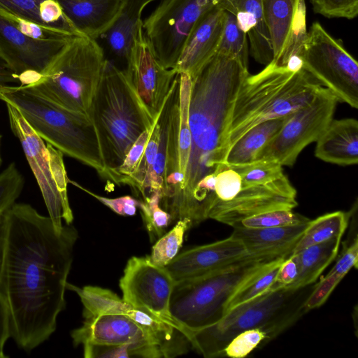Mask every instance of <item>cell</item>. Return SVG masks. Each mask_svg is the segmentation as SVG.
Segmentation results:
<instances>
[{
  "label": "cell",
  "instance_id": "4fadbf2b",
  "mask_svg": "<svg viewBox=\"0 0 358 358\" xmlns=\"http://www.w3.org/2000/svg\"><path fill=\"white\" fill-rule=\"evenodd\" d=\"M175 283L167 269L153 264L149 256L132 257L127 261L120 287L126 302L181 331L169 309Z\"/></svg>",
  "mask_w": 358,
  "mask_h": 358
},
{
  "label": "cell",
  "instance_id": "74e56055",
  "mask_svg": "<svg viewBox=\"0 0 358 358\" xmlns=\"http://www.w3.org/2000/svg\"><path fill=\"white\" fill-rule=\"evenodd\" d=\"M152 129L145 131L135 141L127 153L122 163L110 173L109 182L117 185H126L129 178L136 171L143 154Z\"/></svg>",
  "mask_w": 358,
  "mask_h": 358
},
{
  "label": "cell",
  "instance_id": "d590c367",
  "mask_svg": "<svg viewBox=\"0 0 358 358\" xmlns=\"http://www.w3.org/2000/svg\"><path fill=\"white\" fill-rule=\"evenodd\" d=\"M310 220L292 210H275L245 218L233 228L261 229L307 224Z\"/></svg>",
  "mask_w": 358,
  "mask_h": 358
},
{
  "label": "cell",
  "instance_id": "2e32d148",
  "mask_svg": "<svg viewBox=\"0 0 358 358\" xmlns=\"http://www.w3.org/2000/svg\"><path fill=\"white\" fill-rule=\"evenodd\" d=\"M296 190L288 178L264 185L242 186L231 201L213 206L208 219L234 227L243 219L275 210H292L297 206Z\"/></svg>",
  "mask_w": 358,
  "mask_h": 358
},
{
  "label": "cell",
  "instance_id": "6da1fadb",
  "mask_svg": "<svg viewBox=\"0 0 358 358\" xmlns=\"http://www.w3.org/2000/svg\"><path fill=\"white\" fill-rule=\"evenodd\" d=\"M3 217L0 294L10 337L29 352L52 336L65 308L78 231L66 224L57 230L49 216L27 203H13Z\"/></svg>",
  "mask_w": 358,
  "mask_h": 358
},
{
  "label": "cell",
  "instance_id": "83f0119b",
  "mask_svg": "<svg viewBox=\"0 0 358 358\" xmlns=\"http://www.w3.org/2000/svg\"><path fill=\"white\" fill-rule=\"evenodd\" d=\"M0 5L42 25L59 27L80 34L57 0H0Z\"/></svg>",
  "mask_w": 358,
  "mask_h": 358
},
{
  "label": "cell",
  "instance_id": "bcb514c9",
  "mask_svg": "<svg viewBox=\"0 0 358 358\" xmlns=\"http://www.w3.org/2000/svg\"><path fill=\"white\" fill-rule=\"evenodd\" d=\"M298 271L296 256L295 255H289L281 263L270 291L286 289L296 280Z\"/></svg>",
  "mask_w": 358,
  "mask_h": 358
},
{
  "label": "cell",
  "instance_id": "603a6c76",
  "mask_svg": "<svg viewBox=\"0 0 358 358\" xmlns=\"http://www.w3.org/2000/svg\"><path fill=\"white\" fill-rule=\"evenodd\" d=\"M315 155L341 166L358 162V122L356 119L332 120L317 140Z\"/></svg>",
  "mask_w": 358,
  "mask_h": 358
},
{
  "label": "cell",
  "instance_id": "7402d4cb",
  "mask_svg": "<svg viewBox=\"0 0 358 358\" xmlns=\"http://www.w3.org/2000/svg\"><path fill=\"white\" fill-rule=\"evenodd\" d=\"M221 4L232 13L250 43L255 60L265 66L273 59V50L260 0H224Z\"/></svg>",
  "mask_w": 358,
  "mask_h": 358
},
{
  "label": "cell",
  "instance_id": "f6af8a7d",
  "mask_svg": "<svg viewBox=\"0 0 358 358\" xmlns=\"http://www.w3.org/2000/svg\"><path fill=\"white\" fill-rule=\"evenodd\" d=\"M358 264V240L357 236L352 240L343 249L329 272L344 278L352 268H357Z\"/></svg>",
  "mask_w": 358,
  "mask_h": 358
},
{
  "label": "cell",
  "instance_id": "d4e9b609",
  "mask_svg": "<svg viewBox=\"0 0 358 358\" xmlns=\"http://www.w3.org/2000/svg\"><path fill=\"white\" fill-rule=\"evenodd\" d=\"M155 0H124L120 13L111 27L101 37L106 48L116 59L127 62L134 31L143 19L145 7Z\"/></svg>",
  "mask_w": 358,
  "mask_h": 358
},
{
  "label": "cell",
  "instance_id": "f907efd6",
  "mask_svg": "<svg viewBox=\"0 0 358 358\" xmlns=\"http://www.w3.org/2000/svg\"><path fill=\"white\" fill-rule=\"evenodd\" d=\"M1 135H0V166L1 165V162H2V159H1Z\"/></svg>",
  "mask_w": 358,
  "mask_h": 358
},
{
  "label": "cell",
  "instance_id": "3957f363",
  "mask_svg": "<svg viewBox=\"0 0 358 358\" xmlns=\"http://www.w3.org/2000/svg\"><path fill=\"white\" fill-rule=\"evenodd\" d=\"M323 86L303 68L294 71L273 62L248 75L236 96L225 135L227 155L252 127L282 117L310 103Z\"/></svg>",
  "mask_w": 358,
  "mask_h": 358
},
{
  "label": "cell",
  "instance_id": "9c48e42d",
  "mask_svg": "<svg viewBox=\"0 0 358 358\" xmlns=\"http://www.w3.org/2000/svg\"><path fill=\"white\" fill-rule=\"evenodd\" d=\"M10 129L19 140L36 178L55 227L59 231L62 220L71 224L73 215L70 207L67 176L63 154L45 141L30 127L20 112L6 103Z\"/></svg>",
  "mask_w": 358,
  "mask_h": 358
},
{
  "label": "cell",
  "instance_id": "ffe728a7",
  "mask_svg": "<svg viewBox=\"0 0 358 358\" xmlns=\"http://www.w3.org/2000/svg\"><path fill=\"white\" fill-rule=\"evenodd\" d=\"M76 29L98 40L119 16L124 0H57Z\"/></svg>",
  "mask_w": 358,
  "mask_h": 358
},
{
  "label": "cell",
  "instance_id": "7c38bea8",
  "mask_svg": "<svg viewBox=\"0 0 358 358\" xmlns=\"http://www.w3.org/2000/svg\"><path fill=\"white\" fill-rule=\"evenodd\" d=\"M338 101L329 90L322 87L310 103L289 115L255 160H273L282 166H293L300 152L317 141L333 120Z\"/></svg>",
  "mask_w": 358,
  "mask_h": 358
},
{
  "label": "cell",
  "instance_id": "d6a6232c",
  "mask_svg": "<svg viewBox=\"0 0 358 358\" xmlns=\"http://www.w3.org/2000/svg\"><path fill=\"white\" fill-rule=\"evenodd\" d=\"M159 142V127L156 121L136 169L126 182L127 185L140 193L143 198L146 196L149 191L150 175L158 150Z\"/></svg>",
  "mask_w": 358,
  "mask_h": 358
},
{
  "label": "cell",
  "instance_id": "7bdbcfd3",
  "mask_svg": "<svg viewBox=\"0 0 358 358\" xmlns=\"http://www.w3.org/2000/svg\"><path fill=\"white\" fill-rule=\"evenodd\" d=\"M69 182L73 183L90 196H93L104 206L109 208L114 213L122 216H132L136 213L137 207L140 206V201L134 199L131 196H122L117 198H107L98 195L89 189L81 187L78 183L70 180Z\"/></svg>",
  "mask_w": 358,
  "mask_h": 358
},
{
  "label": "cell",
  "instance_id": "ab89813d",
  "mask_svg": "<svg viewBox=\"0 0 358 358\" xmlns=\"http://www.w3.org/2000/svg\"><path fill=\"white\" fill-rule=\"evenodd\" d=\"M241 187L242 180L238 172L228 166L221 169L216 173L215 197L211 208L217 204L226 203L233 199L240 192Z\"/></svg>",
  "mask_w": 358,
  "mask_h": 358
},
{
  "label": "cell",
  "instance_id": "9a60e30c",
  "mask_svg": "<svg viewBox=\"0 0 358 358\" xmlns=\"http://www.w3.org/2000/svg\"><path fill=\"white\" fill-rule=\"evenodd\" d=\"M71 37L33 38L0 15V57L22 84L42 72Z\"/></svg>",
  "mask_w": 358,
  "mask_h": 358
},
{
  "label": "cell",
  "instance_id": "f35d334b",
  "mask_svg": "<svg viewBox=\"0 0 358 358\" xmlns=\"http://www.w3.org/2000/svg\"><path fill=\"white\" fill-rule=\"evenodd\" d=\"M24 177L15 163H10L0 173V213H3L20 195Z\"/></svg>",
  "mask_w": 358,
  "mask_h": 358
},
{
  "label": "cell",
  "instance_id": "1f68e13d",
  "mask_svg": "<svg viewBox=\"0 0 358 358\" xmlns=\"http://www.w3.org/2000/svg\"><path fill=\"white\" fill-rule=\"evenodd\" d=\"M161 199L159 193L150 192L139 206L150 242H156L173 224L171 215L160 205Z\"/></svg>",
  "mask_w": 358,
  "mask_h": 358
},
{
  "label": "cell",
  "instance_id": "836d02e7",
  "mask_svg": "<svg viewBox=\"0 0 358 358\" xmlns=\"http://www.w3.org/2000/svg\"><path fill=\"white\" fill-rule=\"evenodd\" d=\"M225 10L224 29L217 52L238 58L248 65L249 49L247 36L239 27L236 16Z\"/></svg>",
  "mask_w": 358,
  "mask_h": 358
},
{
  "label": "cell",
  "instance_id": "f1b7e54d",
  "mask_svg": "<svg viewBox=\"0 0 358 358\" xmlns=\"http://www.w3.org/2000/svg\"><path fill=\"white\" fill-rule=\"evenodd\" d=\"M288 256H281L265 263L244 279L227 301L224 315L236 307L270 292L281 263Z\"/></svg>",
  "mask_w": 358,
  "mask_h": 358
},
{
  "label": "cell",
  "instance_id": "30bf717a",
  "mask_svg": "<svg viewBox=\"0 0 358 358\" xmlns=\"http://www.w3.org/2000/svg\"><path fill=\"white\" fill-rule=\"evenodd\" d=\"M300 57L303 69L339 101L358 108V63L319 22L307 31Z\"/></svg>",
  "mask_w": 358,
  "mask_h": 358
},
{
  "label": "cell",
  "instance_id": "b9f144b4",
  "mask_svg": "<svg viewBox=\"0 0 358 358\" xmlns=\"http://www.w3.org/2000/svg\"><path fill=\"white\" fill-rule=\"evenodd\" d=\"M343 278L339 275L329 272L317 285H314L304 303L306 311L322 306Z\"/></svg>",
  "mask_w": 358,
  "mask_h": 358
},
{
  "label": "cell",
  "instance_id": "ee69618b",
  "mask_svg": "<svg viewBox=\"0 0 358 358\" xmlns=\"http://www.w3.org/2000/svg\"><path fill=\"white\" fill-rule=\"evenodd\" d=\"M83 347L85 358H129L138 357L137 349L132 345H85Z\"/></svg>",
  "mask_w": 358,
  "mask_h": 358
},
{
  "label": "cell",
  "instance_id": "f546056e",
  "mask_svg": "<svg viewBox=\"0 0 358 358\" xmlns=\"http://www.w3.org/2000/svg\"><path fill=\"white\" fill-rule=\"evenodd\" d=\"M348 213L336 211L310 220L291 255L297 254L313 245L341 238L348 227Z\"/></svg>",
  "mask_w": 358,
  "mask_h": 358
},
{
  "label": "cell",
  "instance_id": "e0dca14e",
  "mask_svg": "<svg viewBox=\"0 0 358 358\" xmlns=\"http://www.w3.org/2000/svg\"><path fill=\"white\" fill-rule=\"evenodd\" d=\"M83 325L71 333L75 346L132 345L138 357H164L160 348L134 320L124 315L103 314L84 317Z\"/></svg>",
  "mask_w": 358,
  "mask_h": 358
},
{
  "label": "cell",
  "instance_id": "7a4b0ae2",
  "mask_svg": "<svg viewBox=\"0 0 358 358\" xmlns=\"http://www.w3.org/2000/svg\"><path fill=\"white\" fill-rule=\"evenodd\" d=\"M238 58L217 52L192 78L188 122L191 150L182 189L164 209L173 224L185 218L196 185L226 167L225 135L238 90L249 75Z\"/></svg>",
  "mask_w": 358,
  "mask_h": 358
},
{
  "label": "cell",
  "instance_id": "ac0fdd59",
  "mask_svg": "<svg viewBox=\"0 0 358 358\" xmlns=\"http://www.w3.org/2000/svg\"><path fill=\"white\" fill-rule=\"evenodd\" d=\"M243 243L229 237L178 254L165 268L176 282L220 270L247 255Z\"/></svg>",
  "mask_w": 358,
  "mask_h": 358
},
{
  "label": "cell",
  "instance_id": "cb8c5ba5",
  "mask_svg": "<svg viewBox=\"0 0 358 358\" xmlns=\"http://www.w3.org/2000/svg\"><path fill=\"white\" fill-rule=\"evenodd\" d=\"M307 224L261 229L234 228L231 236L243 243L248 254L282 252L291 255Z\"/></svg>",
  "mask_w": 358,
  "mask_h": 358
},
{
  "label": "cell",
  "instance_id": "ba28073f",
  "mask_svg": "<svg viewBox=\"0 0 358 358\" xmlns=\"http://www.w3.org/2000/svg\"><path fill=\"white\" fill-rule=\"evenodd\" d=\"M288 255L248 254L216 271L176 282L169 306L172 317L188 338L190 333L212 325L224 316L227 301L244 279L265 263Z\"/></svg>",
  "mask_w": 358,
  "mask_h": 358
},
{
  "label": "cell",
  "instance_id": "52a82bcc",
  "mask_svg": "<svg viewBox=\"0 0 358 358\" xmlns=\"http://www.w3.org/2000/svg\"><path fill=\"white\" fill-rule=\"evenodd\" d=\"M106 59L96 40L75 35L24 85L67 110L88 115Z\"/></svg>",
  "mask_w": 358,
  "mask_h": 358
},
{
  "label": "cell",
  "instance_id": "4316f807",
  "mask_svg": "<svg viewBox=\"0 0 358 358\" xmlns=\"http://www.w3.org/2000/svg\"><path fill=\"white\" fill-rule=\"evenodd\" d=\"M341 238L308 246L295 254L298 262L296 280L286 289H296L315 283L338 252Z\"/></svg>",
  "mask_w": 358,
  "mask_h": 358
},
{
  "label": "cell",
  "instance_id": "8fae6325",
  "mask_svg": "<svg viewBox=\"0 0 358 358\" xmlns=\"http://www.w3.org/2000/svg\"><path fill=\"white\" fill-rule=\"evenodd\" d=\"M224 0H160L143 20L144 34L160 63L175 69L192 27Z\"/></svg>",
  "mask_w": 358,
  "mask_h": 358
},
{
  "label": "cell",
  "instance_id": "484cf974",
  "mask_svg": "<svg viewBox=\"0 0 358 358\" xmlns=\"http://www.w3.org/2000/svg\"><path fill=\"white\" fill-rule=\"evenodd\" d=\"M289 115L267 120L252 127L229 149L225 159L226 166L255 161L258 153L279 131Z\"/></svg>",
  "mask_w": 358,
  "mask_h": 358
},
{
  "label": "cell",
  "instance_id": "e575fe53",
  "mask_svg": "<svg viewBox=\"0 0 358 358\" xmlns=\"http://www.w3.org/2000/svg\"><path fill=\"white\" fill-rule=\"evenodd\" d=\"M227 166L238 172L242 186L266 184L285 175L282 166L273 160H255L248 164Z\"/></svg>",
  "mask_w": 358,
  "mask_h": 358
},
{
  "label": "cell",
  "instance_id": "d6986e66",
  "mask_svg": "<svg viewBox=\"0 0 358 358\" xmlns=\"http://www.w3.org/2000/svg\"><path fill=\"white\" fill-rule=\"evenodd\" d=\"M226 10L220 3L204 13L193 25L180 54L175 69L191 78L214 57L222 39Z\"/></svg>",
  "mask_w": 358,
  "mask_h": 358
},
{
  "label": "cell",
  "instance_id": "8992f818",
  "mask_svg": "<svg viewBox=\"0 0 358 358\" xmlns=\"http://www.w3.org/2000/svg\"><path fill=\"white\" fill-rule=\"evenodd\" d=\"M314 285L270 291L236 307L215 324L190 333L192 347L206 358L222 357L235 336L254 328L263 329L271 341L307 313L304 303Z\"/></svg>",
  "mask_w": 358,
  "mask_h": 358
},
{
  "label": "cell",
  "instance_id": "277c9868",
  "mask_svg": "<svg viewBox=\"0 0 358 358\" xmlns=\"http://www.w3.org/2000/svg\"><path fill=\"white\" fill-rule=\"evenodd\" d=\"M88 116L98 138L103 165L110 173L122 163L138 138L155 121L124 69L106 59Z\"/></svg>",
  "mask_w": 358,
  "mask_h": 358
},
{
  "label": "cell",
  "instance_id": "681fc988",
  "mask_svg": "<svg viewBox=\"0 0 358 358\" xmlns=\"http://www.w3.org/2000/svg\"><path fill=\"white\" fill-rule=\"evenodd\" d=\"M3 213H0V250H1V239H2V231H3Z\"/></svg>",
  "mask_w": 358,
  "mask_h": 358
},
{
  "label": "cell",
  "instance_id": "5bb4252c",
  "mask_svg": "<svg viewBox=\"0 0 358 358\" xmlns=\"http://www.w3.org/2000/svg\"><path fill=\"white\" fill-rule=\"evenodd\" d=\"M152 118L157 119L178 75L175 69H166L159 61L146 38L143 19L138 22L123 69Z\"/></svg>",
  "mask_w": 358,
  "mask_h": 358
},
{
  "label": "cell",
  "instance_id": "60d3db41",
  "mask_svg": "<svg viewBox=\"0 0 358 358\" xmlns=\"http://www.w3.org/2000/svg\"><path fill=\"white\" fill-rule=\"evenodd\" d=\"M315 13L328 18L352 20L358 14V0H310Z\"/></svg>",
  "mask_w": 358,
  "mask_h": 358
},
{
  "label": "cell",
  "instance_id": "4dcf8cb0",
  "mask_svg": "<svg viewBox=\"0 0 358 358\" xmlns=\"http://www.w3.org/2000/svg\"><path fill=\"white\" fill-rule=\"evenodd\" d=\"M192 227L190 220L187 218L177 221L155 242L149 256L150 261L159 266H166L178 254L184 236Z\"/></svg>",
  "mask_w": 358,
  "mask_h": 358
},
{
  "label": "cell",
  "instance_id": "8d00e7d4",
  "mask_svg": "<svg viewBox=\"0 0 358 358\" xmlns=\"http://www.w3.org/2000/svg\"><path fill=\"white\" fill-rule=\"evenodd\" d=\"M270 341L268 334L261 328L245 330L235 336L224 350V356L231 358H243L257 347Z\"/></svg>",
  "mask_w": 358,
  "mask_h": 358
},
{
  "label": "cell",
  "instance_id": "7dc6e473",
  "mask_svg": "<svg viewBox=\"0 0 358 358\" xmlns=\"http://www.w3.org/2000/svg\"><path fill=\"white\" fill-rule=\"evenodd\" d=\"M9 338H10V331L8 310L0 294V358L7 357L4 348Z\"/></svg>",
  "mask_w": 358,
  "mask_h": 358
},
{
  "label": "cell",
  "instance_id": "c3c4849f",
  "mask_svg": "<svg viewBox=\"0 0 358 358\" xmlns=\"http://www.w3.org/2000/svg\"><path fill=\"white\" fill-rule=\"evenodd\" d=\"M19 81L7 64L0 57V87L10 85Z\"/></svg>",
  "mask_w": 358,
  "mask_h": 358
},
{
  "label": "cell",
  "instance_id": "44dd1931",
  "mask_svg": "<svg viewBox=\"0 0 358 358\" xmlns=\"http://www.w3.org/2000/svg\"><path fill=\"white\" fill-rule=\"evenodd\" d=\"M260 1L272 45V61H276L288 47L299 25L306 21L305 1Z\"/></svg>",
  "mask_w": 358,
  "mask_h": 358
},
{
  "label": "cell",
  "instance_id": "5b68a950",
  "mask_svg": "<svg viewBox=\"0 0 358 358\" xmlns=\"http://www.w3.org/2000/svg\"><path fill=\"white\" fill-rule=\"evenodd\" d=\"M0 100L15 108L47 143L107 180L95 128L88 115L67 110L24 84L0 87Z\"/></svg>",
  "mask_w": 358,
  "mask_h": 358
}]
</instances>
